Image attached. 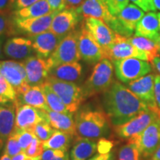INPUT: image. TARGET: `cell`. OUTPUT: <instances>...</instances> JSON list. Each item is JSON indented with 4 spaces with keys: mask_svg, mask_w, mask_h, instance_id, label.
Here are the masks:
<instances>
[{
    "mask_svg": "<svg viewBox=\"0 0 160 160\" xmlns=\"http://www.w3.org/2000/svg\"><path fill=\"white\" fill-rule=\"evenodd\" d=\"M0 95L8 98L13 102H14L17 99L14 88L1 73H0Z\"/></svg>",
    "mask_w": 160,
    "mask_h": 160,
    "instance_id": "74e56055",
    "label": "cell"
},
{
    "mask_svg": "<svg viewBox=\"0 0 160 160\" xmlns=\"http://www.w3.org/2000/svg\"><path fill=\"white\" fill-rule=\"evenodd\" d=\"M140 8L144 12H154L156 8L153 0H129Z\"/></svg>",
    "mask_w": 160,
    "mask_h": 160,
    "instance_id": "60d3db41",
    "label": "cell"
},
{
    "mask_svg": "<svg viewBox=\"0 0 160 160\" xmlns=\"http://www.w3.org/2000/svg\"><path fill=\"white\" fill-rule=\"evenodd\" d=\"M82 67L78 62L60 65L50 71L49 76L70 82H77L82 76Z\"/></svg>",
    "mask_w": 160,
    "mask_h": 160,
    "instance_id": "484cf974",
    "label": "cell"
},
{
    "mask_svg": "<svg viewBox=\"0 0 160 160\" xmlns=\"http://www.w3.org/2000/svg\"><path fill=\"white\" fill-rule=\"evenodd\" d=\"M102 93L103 110L113 126L125 124L149 109L127 86L115 80Z\"/></svg>",
    "mask_w": 160,
    "mask_h": 160,
    "instance_id": "6da1fadb",
    "label": "cell"
},
{
    "mask_svg": "<svg viewBox=\"0 0 160 160\" xmlns=\"http://www.w3.org/2000/svg\"><path fill=\"white\" fill-rule=\"evenodd\" d=\"M15 105L16 130H31L34 131L36 125L44 120L47 121L45 111L24 104L15 102Z\"/></svg>",
    "mask_w": 160,
    "mask_h": 160,
    "instance_id": "7c38bea8",
    "label": "cell"
},
{
    "mask_svg": "<svg viewBox=\"0 0 160 160\" xmlns=\"http://www.w3.org/2000/svg\"><path fill=\"white\" fill-rule=\"evenodd\" d=\"M16 125V105L11 102L0 106V139L5 142L13 133Z\"/></svg>",
    "mask_w": 160,
    "mask_h": 160,
    "instance_id": "cb8c5ba5",
    "label": "cell"
},
{
    "mask_svg": "<svg viewBox=\"0 0 160 160\" xmlns=\"http://www.w3.org/2000/svg\"><path fill=\"white\" fill-rule=\"evenodd\" d=\"M156 42H157V45H159V50H160V37H159V38H158V39H157V40H156Z\"/></svg>",
    "mask_w": 160,
    "mask_h": 160,
    "instance_id": "91938a15",
    "label": "cell"
},
{
    "mask_svg": "<svg viewBox=\"0 0 160 160\" xmlns=\"http://www.w3.org/2000/svg\"><path fill=\"white\" fill-rule=\"evenodd\" d=\"M154 93L156 105H157L158 116L160 114V75L155 74L154 77Z\"/></svg>",
    "mask_w": 160,
    "mask_h": 160,
    "instance_id": "7bdbcfd3",
    "label": "cell"
},
{
    "mask_svg": "<svg viewBox=\"0 0 160 160\" xmlns=\"http://www.w3.org/2000/svg\"><path fill=\"white\" fill-rule=\"evenodd\" d=\"M114 157L113 153L111 152L107 153H98V154L93 156V157L90 158L88 160H113Z\"/></svg>",
    "mask_w": 160,
    "mask_h": 160,
    "instance_id": "c3c4849f",
    "label": "cell"
},
{
    "mask_svg": "<svg viewBox=\"0 0 160 160\" xmlns=\"http://www.w3.org/2000/svg\"><path fill=\"white\" fill-rule=\"evenodd\" d=\"M3 52L2 51V36L0 37V59H3L4 55H3Z\"/></svg>",
    "mask_w": 160,
    "mask_h": 160,
    "instance_id": "db71d44e",
    "label": "cell"
},
{
    "mask_svg": "<svg viewBox=\"0 0 160 160\" xmlns=\"http://www.w3.org/2000/svg\"><path fill=\"white\" fill-rule=\"evenodd\" d=\"M157 119H159V116L155 112L148 109L125 124L113 126V131L119 139L129 140L139 135L142 132L145 131L146 128L148 127Z\"/></svg>",
    "mask_w": 160,
    "mask_h": 160,
    "instance_id": "52a82bcc",
    "label": "cell"
},
{
    "mask_svg": "<svg viewBox=\"0 0 160 160\" xmlns=\"http://www.w3.org/2000/svg\"><path fill=\"white\" fill-rule=\"evenodd\" d=\"M79 34V31L74 30L63 38L55 51L47 59L51 70L62 64L76 62L81 59L78 48Z\"/></svg>",
    "mask_w": 160,
    "mask_h": 160,
    "instance_id": "5b68a950",
    "label": "cell"
},
{
    "mask_svg": "<svg viewBox=\"0 0 160 160\" xmlns=\"http://www.w3.org/2000/svg\"><path fill=\"white\" fill-rule=\"evenodd\" d=\"M151 62L152 67H153L160 75V57H155L154 59L152 60Z\"/></svg>",
    "mask_w": 160,
    "mask_h": 160,
    "instance_id": "681fc988",
    "label": "cell"
},
{
    "mask_svg": "<svg viewBox=\"0 0 160 160\" xmlns=\"http://www.w3.org/2000/svg\"><path fill=\"white\" fill-rule=\"evenodd\" d=\"M52 8L47 0H40L28 7L14 11L13 15L19 19H31L42 17L53 13Z\"/></svg>",
    "mask_w": 160,
    "mask_h": 160,
    "instance_id": "83f0119b",
    "label": "cell"
},
{
    "mask_svg": "<svg viewBox=\"0 0 160 160\" xmlns=\"http://www.w3.org/2000/svg\"><path fill=\"white\" fill-rule=\"evenodd\" d=\"M145 12L135 4H128L116 16L123 32V37H131Z\"/></svg>",
    "mask_w": 160,
    "mask_h": 160,
    "instance_id": "ac0fdd59",
    "label": "cell"
},
{
    "mask_svg": "<svg viewBox=\"0 0 160 160\" xmlns=\"http://www.w3.org/2000/svg\"><path fill=\"white\" fill-rule=\"evenodd\" d=\"M76 10L80 17L85 19L96 18L101 19L107 25L115 18V16L111 14L103 0H85L82 5Z\"/></svg>",
    "mask_w": 160,
    "mask_h": 160,
    "instance_id": "44dd1931",
    "label": "cell"
},
{
    "mask_svg": "<svg viewBox=\"0 0 160 160\" xmlns=\"http://www.w3.org/2000/svg\"><path fill=\"white\" fill-rule=\"evenodd\" d=\"M159 119H160V114H159Z\"/></svg>",
    "mask_w": 160,
    "mask_h": 160,
    "instance_id": "6125c7cd",
    "label": "cell"
},
{
    "mask_svg": "<svg viewBox=\"0 0 160 160\" xmlns=\"http://www.w3.org/2000/svg\"><path fill=\"white\" fill-rule=\"evenodd\" d=\"M26 157H27V155L25 154V151H22L14 156V157H12L11 160H25Z\"/></svg>",
    "mask_w": 160,
    "mask_h": 160,
    "instance_id": "f907efd6",
    "label": "cell"
},
{
    "mask_svg": "<svg viewBox=\"0 0 160 160\" xmlns=\"http://www.w3.org/2000/svg\"><path fill=\"white\" fill-rule=\"evenodd\" d=\"M153 4L156 9L160 11V0H153Z\"/></svg>",
    "mask_w": 160,
    "mask_h": 160,
    "instance_id": "11a10c76",
    "label": "cell"
},
{
    "mask_svg": "<svg viewBox=\"0 0 160 160\" xmlns=\"http://www.w3.org/2000/svg\"><path fill=\"white\" fill-rule=\"evenodd\" d=\"M159 56H160V51H159Z\"/></svg>",
    "mask_w": 160,
    "mask_h": 160,
    "instance_id": "be15d7a7",
    "label": "cell"
},
{
    "mask_svg": "<svg viewBox=\"0 0 160 160\" xmlns=\"http://www.w3.org/2000/svg\"><path fill=\"white\" fill-rule=\"evenodd\" d=\"M135 36L148 38L156 41L160 37L159 21L155 12H148L145 14L137 24Z\"/></svg>",
    "mask_w": 160,
    "mask_h": 160,
    "instance_id": "7402d4cb",
    "label": "cell"
},
{
    "mask_svg": "<svg viewBox=\"0 0 160 160\" xmlns=\"http://www.w3.org/2000/svg\"><path fill=\"white\" fill-rule=\"evenodd\" d=\"M158 15V18H159V28H160V13H157Z\"/></svg>",
    "mask_w": 160,
    "mask_h": 160,
    "instance_id": "94428289",
    "label": "cell"
},
{
    "mask_svg": "<svg viewBox=\"0 0 160 160\" xmlns=\"http://www.w3.org/2000/svg\"><path fill=\"white\" fill-rule=\"evenodd\" d=\"M16 130V129H15ZM19 133V143L22 150L25 151L36 137L34 131L31 130H16Z\"/></svg>",
    "mask_w": 160,
    "mask_h": 160,
    "instance_id": "8d00e7d4",
    "label": "cell"
},
{
    "mask_svg": "<svg viewBox=\"0 0 160 160\" xmlns=\"http://www.w3.org/2000/svg\"><path fill=\"white\" fill-rule=\"evenodd\" d=\"M45 113L47 121L53 128L77 137L75 120L73 119V113H59L51 110L45 111Z\"/></svg>",
    "mask_w": 160,
    "mask_h": 160,
    "instance_id": "603a6c76",
    "label": "cell"
},
{
    "mask_svg": "<svg viewBox=\"0 0 160 160\" xmlns=\"http://www.w3.org/2000/svg\"><path fill=\"white\" fill-rule=\"evenodd\" d=\"M0 73L11 84L16 93L24 85L28 84L25 65L21 62L0 61Z\"/></svg>",
    "mask_w": 160,
    "mask_h": 160,
    "instance_id": "2e32d148",
    "label": "cell"
},
{
    "mask_svg": "<svg viewBox=\"0 0 160 160\" xmlns=\"http://www.w3.org/2000/svg\"><path fill=\"white\" fill-rule=\"evenodd\" d=\"M14 102L19 104L28 105L43 111H48L50 110L40 85L31 86L25 93L17 96Z\"/></svg>",
    "mask_w": 160,
    "mask_h": 160,
    "instance_id": "d4e9b609",
    "label": "cell"
},
{
    "mask_svg": "<svg viewBox=\"0 0 160 160\" xmlns=\"http://www.w3.org/2000/svg\"><path fill=\"white\" fill-rule=\"evenodd\" d=\"M25 160H41V157H36V158H33V157H28L25 158Z\"/></svg>",
    "mask_w": 160,
    "mask_h": 160,
    "instance_id": "6f0895ef",
    "label": "cell"
},
{
    "mask_svg": "<svg viewBox=\"0 0 160 160\" xmlns=\"http://www.w3.org/2000/svg\"><path fill=\"white\" fill-rule=\"evenodd\" d=\"M80 17L76 9L63 10L53 18L50 31L59 37H65L74 31Z\"/></svg>",
    "mask_w": 160,
    "mask_h": 160,
    "instance_id": "e0dca14e",
    "label": "cell"
},
{
    "mask_svg": "<svg viewBox=\"0 0 160 160\" xmlns=\"http://www.w3.org/2000/svg\"><path fill=\"white\" fill-rule=\"evenodd\" d=\"M0 160H11V157H10L9 156L4 153V154L0 157Z\"/></svg>",
    "mask_w": 160,
    "mask_h": 160,
    "instance_id": "9f6ffc18",
    "label": "cell"
},
{
    "mask_svg": "<svg viewBox=\"0 0 160 160\" xmlns=\"http://www.w3.org/2000/svg\"><path fill=\"white\" fill-rule=\"evenodd\" d=\"M110 120L103 110L85 107L75 114L77 137L95 139L108 135Z\"/></svg>",
    "mask_w": 160,
    "mask_h": 160,
    "instance_id": "7a4b0ae2",
    "label": "cell"
},
{
    "mask_svg": "<svg viewBox=\"0 0 160 160\" xmlns=\"http://www.w3.org/2000/svg\"><path fill=\"white\" fill-rule=\"evenodd\" d=\"M116 77L120 82L128 83L149 74L152 65L145 60L137 58H128L113 62Z\"/></svg>",
    "mask_w": 160,
    "mask_h": 160,
    "instance_id": "8992f818",
    "label": "cell"
},
{
    "mask_svg": "<svg viewBox=\"0 0 160 160\" xmlns=\"http://www.w3.org/2000/svg\"><path fill=\"white\" fill-rule=\"evenodd\" d=\"M154 77L155 74L149 73L127 83L126 86L144 102L150 110L158 115L154 93Z\"/></svg>",
    "mask_w": 160,
    "mask_h": 160,
    "instance_id": "30bf717a",
    "label": "cell"
},
{
    "mask_svg": "<svg viewBox=\"0 0 160 160\" xmlns=\"http://www.w3.org/2000/svg\"><path fill=\"white\" fill-rule=\"evenodd\" d=\"M103 51L104 59H107L112 62L128 58H137L147 62L148 61L145 54L130 42L128 38L122 37L117 33L114 42L108 48L103 50Z\"/></svg>",
    "mask_w": 160,
    "mask_h": 160,
    "instance_id": "ba28073f",
    "label": "cell"
},
{
    "mask_svg": "<svg viewBox=\"0 0 160 160\" xmlns=\"http://www.w3.org/2000/svg\"><path fill=\"white\" fill-rule=\"evenodd\" d=\"M112 15L117 16L128 5L129 0H103Z\"/></svg>",
    "mask_w": 160,
    "mask_h": 160,
    "instance_id": "ab89813d",
    "label": "cell"
},
{
    "mask_svg": "<svg viewBox=\"0 0 160 160\" xmlns=\"http://www.w3.org/2000/svg\"><path fill=\"white\" fill-rule=\"evenodd\" d=\"M63 38L48 31L31 36L29 39L31 40L33 48L38 57L48 59L55 51Z\"/></svg>",
    "mask_w": 160,
    "mask_h": 160,
    "instance_id": "d6986e66",
    "label": "cell"
},
{
    "mask_svg": "<svg viewBox=\"0 0 160 160\" xmlns=\"http://www.w3.org/2000/svg\"><path fill=\"white\" fill-rule=\"evenodd\" d=\"M149 160H160V146L153 152Z\"/></svg>",
    "mask_w": 160,
    "mask_h": 160,
    "instance_id": "816d5d0a",
    "label": "cell"
},
{
    "mask_svg": "<svg viewBox=\"0 0 160 160\" xmlns=\"http://www.w3.org/2000/svg\"><path fill=\"white\" fill-rule=\"evenodd\" d=\"M40 86H41L44 94H45L46 102H47L50 110L55 112H59V113H70L65 104L60 99V97L53 91V90L51 88V87L48 84L45 82Z\"/></svg>",
    "mask_w": 160,
    "mask_h": 160,
    "instance_id": "4dcf8cb0",
    "label": "cell"
},
{
    "mask_svg": "<svg viewBox=\"0 0 160 160\" xmlns=\"http://www.w3.org/2000/svg\"><path fill=\"white\" fill-rule=\"evenodd\" d=\"M58 13V11H54L44 17L31 19H19L13 17L16 32L18 31L31 37L48 31L51 29L53 18Z\"/></svg>",
    "mask_w": 160,
    "mask_h": 160,
    "instance_id": "4fadbf2b",
    "label": "cell"
},
{
    "mask_svg": "<svg viewBox=\"0 0 160 160\" xmlns=\"http://www.w3.org/2000/svg\"><path fill=\"white\" fill-rule=\"evenodd\" d=\"M45 151L43 148V142L35 137L28 148L25 151V154L30 157H39Z\"/></svg>",
    "mask_w": 160,
    "mask_h": 160,
    "instance_id": "f35d334b",
    "label": "cell"
},
{
    "mask_svg": "<svg viewBox=\"0 0 160 160\" xmlns=\"http://www.w3.org/2000/svg\"><path fill=\"white\" fill-rule=\"evenodd\" d=\"M73 136L66 132L56 130L49 139L43 142L44 149H58L68 151L71 145Z\"/></svg>",
    "mask_w": 160,
    "mask_h": 160,
    "instance_id": "f546056e",
    "label": "cell"
},
{
    "mask_svg": "<svg viewBox=\"0 0 160 160\" xmlns=\"http://www.w3.org/2000/svg\"><path fill=\"white\" fill-rule=\"evenodd\" d=\"M142 153L136 144L128 142L118 151L117 160H141Z\"/></svg>",
    "mask_w": 160,
    "mask_h": 160,
    "instance_id": "1f68e13d",
    "label": "cell"
},
{
    "mask_svg": "<svg viewBox=\"0 0 160 160\" xmlns=\"http://www.w3.org/2000/svg\"><path fill=\"white\" fill-rule=\"evenodd\" d=\"M15 0H0V12L9 13L11 8H13Z\"/></svg>",
    "mask_w": 160,
    "mask_h": 160,
    "instance_id": "bcb514c9",
    "label": "cell"
},
{
    "mask_svg": "<svg viewBox=\"0 0 160 160\" xmlns=\"http://www.w3.org/2000/svg\"><path fill=\"white\" fill-rule=\"evenodd\" d=\"M13 101H11V99H9L8 98L0 95V106L7 105V104Z\"/></svg>",
    "mask_w": 160,
    "mask_h": 160,
    "instance_id": "f5cc1de1",
    "label": "cell"
},
{
    "mask_svg": "<svg viewBox=\"0 0 160 160\" xmlns=\"http://www.w3.org/2000/svg\"><path fill=\"white\" fill-rule=\"evenodd\" d=\"M128 40L135 48L146 55L148 62H151L155 57L159 56V47L153 40L138 36L130 37Z\"/></svg>",
    "mask_w": 160,
    "mask_h": 160,
    "instance_id": "f1b7e54d",
    "label": "cell"
},
{
    "mask_svg": "<svg viewBox=\"0 0 160 160\" xmlns=\"http://www.w3.org/2000/svg\"><path fill=\"white\" fill-rule=\"evenodd\" d=\"M97 151L95 139L77 137L70 152V160H87Z\"/></svg>",
    "mask_w": 160,
    "mask_h": 160,
    "instance_id": "4316f807",
    "label": "cell"
},
{
    "mask_svg": "<svg viewBox=\"0 0 160 160\" xmlns=\"http://www.w3.org/2000/svg\"><path fill=\"white\" fill-rule=\"evenodd\" d=\"M113 148V142L106 139H101L97 143V151L99 153H107L111 152Z\"/></svg>",
    "mask_w": 160,
    "mask_h": 160,
    "instance_id": "b9f144b4",
    "label": "cell"
},
{
    "mask_svg": "<svg viewBox=\"0 0 160 160\" xmlns=\"http://www.w3.org/2000/svg\"><path fill=\"white\" fill-rule=\"evenodd\" d=\"M136 144L144 157H151L160 146V119L152 122L137 137L128 140Z\"/></svg>",
    "mask_w": 160,
    "mask_h": 160,
    "instance_id": "9c48e42d",
    "label": "cell"
},
{
    "mask_svg": "<svg viewBox=\"0 0 160 160\" xmlns=\"http://www.w3.org/2000/svg\"><path fill=\"white\" fill-rule=\"evenodd\" d=\"M65 9H77L82 5L85 0H64Z\"/></svg>",
    "mask_w": 160,
    "mask_h": 160,
    "instance_id": "7dc6e473",
    "label": "cell"
},
{
    "mask_svg": "<svg viewBox=\"0 0 160 160\" xmlns=\"http://www.w3.org/2000/svg\"><path fill=\"white\" fill-rule=\"evenodd\" d=\"M78 48L81 59L89 64L98 63L104 59V51L84 25L79 31Z\"/></svg>",
    "mask_w": 160,
    "mask_h": 160,
    "instance_id": "8fae6325",
    "label": "cell"
},
{
    "mask_svg": "<svg viewBox=\"0 0 160 160\" xmlns=\"http://www.w3.org/2000/svg\"><path fill=\"white\" fill-rule=\"evenodd\" d=\"M15 33L16 30L13 18L10 17V13L0 12V37L3 34L11 36Z\"/></svg>",
    "mask_w": 160,
    "mask_h": 160,
    "instance_id": "e575fe53",
    "label": "cell"
},
{
    "mask_svg": "<svg viewBox=\"0 0 160 160\" xmlns=\"http://www.w3.org/2000/svg\"><path fill=\"white\" fill-rule=\"evenodd\" d=\"M82 25L103 50L108 48L114 42L117 33L102 20L96 18H85Z\"/></svg>",
    "mask_w": 160,
    "mask_h": 160,
    "instance_id": "5bb4252c",
    "label": "cell"
},
{
    "mask_svg": "<svg viewBox=\"0 0 160 160\" xmlns=\"http://www.w3.org/2000/svg\"><path fill=\"white\" fill-rule=\"evenodd\" d=\"M113 65L103 59L97 63L91 76L82 88L85 99L104 93L113 82Z\"/></svg>",
    "mask_w": 160,
    "mask_h": 160,
    "instance_id": "3957f363",
    "label": "cell"
},
{
    "mask_svg": "<svg viewBox=\"0 0 160 160\" xmlns=\"http://www.w3.org/2000/svg\"><path fill=\"white\" fill-rule=\"evenodd\" d=\"M40 0H15L14 5H13V9L15 11L31 6L33 4L37 2Z\"/></svg>",
    "mask_w": 160,
    "mask_h": 160,
    "instance_id": "ee69618b",
    "label": "cell"
},
{
    "mask_svg": "<svg viewBox=\"0 0 160 160\" xmlns=\"http://www.w3.org/2000/svg\"><path fill=\"white\" fill-rule=\"evenodd\" d=\"M3 145H4V142L1 139H0V151H1V149L2 148Z\"/></svg>",
    "mask_w": 160,
    "mask_h": 160,
    "instance_id": "680465c9",
    "label": "cell"
},
{
    "mask_svg": "<svg viewBox=\"0 0 160 160\" xmlns=\"http://www.w3.org/2000/svg\"><path fill=\"white\" fill-rule=\"evenodd\" d=\"M45 82L48 84L59 96L70 113L73 114L77 113L81 104L85 99L81 87L73 82L60 80L51 76Z\"/></svg>",
    "mask_w": 160,
    "mask_h": 160,
    "instance_id": "277c9868",
    "label": "cell"
},
{
    "mask_svg": "<svg viewBox=\"0 0 160 160\" xmlns=\"http://www.w3.org/2000/svg\"><path fill=\"white\" fill-rule=\"evenodd\" d=\"M6 57L16 60H26L33 54L31 40L24 37H13L6 42L3 48Z\"/></svg>",
    "mask_w": 160,
    "mask_h": 160,
    "instance_id": "ffe728a7",
    "label": "cell"
},
{
    "mask_svg": "<svg viewBox=\"0 0 160 160\" xmlns=\"http://www.w3.org/2000/svg\"><path fill=\"white\" fill-rule=\"evenodd\" d=\"M22 151H23L22 150L19 143V133L17 131L14 130L13 133L7 139L5 153L12 158Z\"/></svg>",
    "mask_w": 160,
    "mask_h": 160,
    "instance_id": "836d02e7",
    "label": "cell"
},
{
    "mask_svg": "<svg viewBox=\"0 0 160 160\" xmlns=\"http://www.w3.org/2000/svg\"><path fill=\"white\" fill-rule=\"evenodd\" d=\"M55 129L50 125L46 120L40 122L34 127V133L38 139L42 142H45L49 139L53 135Z\"/></svg>",
    "mask_w": 160,
    "mask_h": 160,
    "instance_id": "d6a6232c",
    "label": "cell"
},
{
    "mask_svg": "<svg viewBox=\"0 0 160 160\" xmlns=\"http://www.w3.org/2000/svg\"><path fill=\"white\" fill-rule=\"evenodd\" d=\"M23 63L27 73L28 83L30 85H41L45 82L51 71L47 59L32 56Z\"/></svg>",
    "mask_w": 160,
    "mask_h": 160,
    "instance_id": "9a60e30c",
    "label": "cell"
},
{
    "mask_svg": "<svg viewBox=\"0 0 160 160\" xmlns=\"http://www.w3.org/2000/svg\"><path fill=\"white\" fill-rule=\"evenodd\" d=\"M41 160H70V155L68 151L46 149L41 156Z\"/></svg>",
    "mask_w": 160,
    "mask_h": 160,
    "instance_id": "d590c367",
    "label": "cell"
},
{
    "mask_svg": "<svg viewBox=\"0 0 160 160\" xmlns=\"http://www.w3.org/2000/svg\"><path fill=\"white\" fill-rule=\"evenodd\" d=\"M53 11L60 12L65 9L64 0H47Z\"/></svg>",
    "mask_w": 160,
    "mask_h": 160,
    "instance_id": "f6af8a7d",
    "label": "cell"
}]
</instances>
